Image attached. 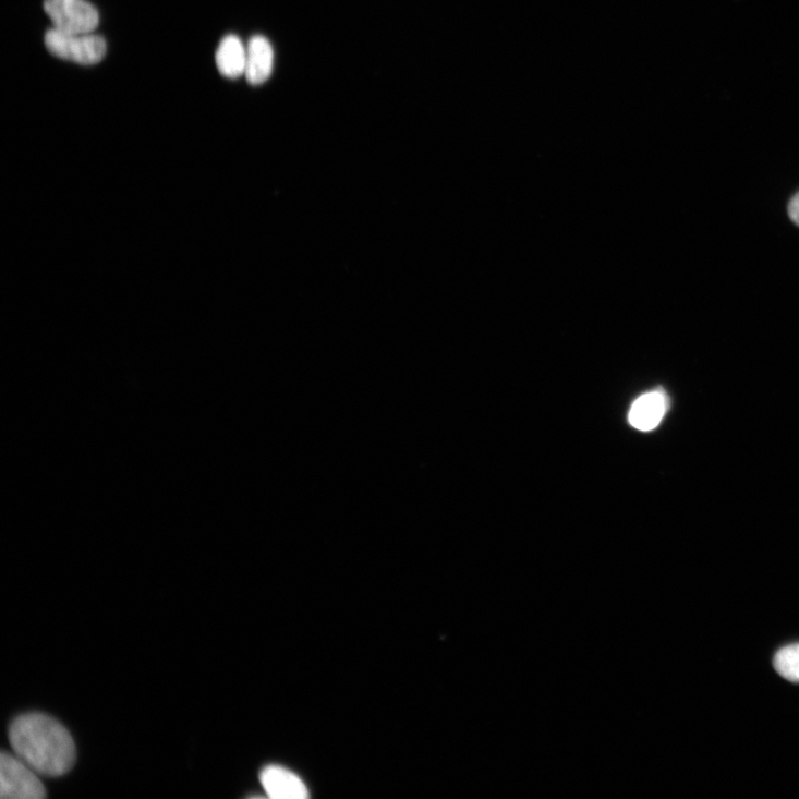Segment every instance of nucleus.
Segmentation results:
<instances>
[{
	"instance_id": "obj_1",
	"label": "nucleus",
	"mask_w": 799,
	"mask_h": 799,
	"mask_svg": "<svg viewBox=\"0 0 799 799\" xmlns=\"http://www.w3.org/2000/svg\"><path fill=\"white\" fill-rule=\"evenodd\" d=\"M15 755L38 774L58 777L69 773L76 761L72 735L55 718L29 713L17 717L10 728Z\"/></svg>"
},
{
	"instance_id": "obj_2",
	"label": "nucleus",
	"mask_w": 799,
	"mask_h": 799,
	"mask_svg": "<svg viewBox=\"0 0 799 799\" xmlns=\"http://www.w3.org/2000/svg\"><path fill=\"white\" fill-rule=\"evenodd\" d=\"M49 52L81 65H95L105 57L107 46L102 37L93 34H68L55 28L45 35Z\"/></svg>"
},
{
	"instance_id": "obj_3",
	"label": "nucleus",
	"mask_w": 799,
	"mask_h": 799,
	"mask_svg": "<svg viewBox=\"0 0 799 799\" xmlns=\"http://www.w3.org/2000/svg\"><path fill=\"white\" fill-rule=\"evenodd\" d=\"M46 789L38 773L19 756H0V797L3 799H41Z\"/></svg>"
},
{
	"instance_id": "obj_4",
	"label": "nucleus",
	"mask_w": 799,
	"mask_h": 799,
	"mask_svg": "<svg viewBox=\"0 0 799 799\" xmlns=\"http://www.w3.org/2000/svg\"><path fill=\"white\" fill-rule=\"evenodd\" d=\"M53 28L68 34H92L99 24L97 10L86 0H45Z\"/></svg>"
},
{
	"instance_id": "obj_5",
	"label": "nucleus",
	"mask_w": 799,
	"mask_h": 799,
	"mask_svg": "<svg viewBox=\"0 0 799 799\" xmlns=\"http://www.w3.org/2000/svg\"><path fill=\"white\" fill-rule=\"evenodd\" d=\"M261 779L269 797L275 799H304L310 796L302 779L285 767L267 766Z\"/></svg>"
},
{
	"instance_id": "obj_6",
	"label": "nucleus",
	"mask_w": 799,
	"mask_h": 799,
	"mask_svg": "<svg viewBox=\"0 0 799 799\" xmlns=\"http://www.w3.org/2000/svg\"><path fill=\"white\" fill-rule=\"evenodd\" d=\"M667 398L662 391H651L638 398L629 412L630 424L640 432H652L667 411Z\"/></svg>"
},
{
	"instance_id": "obj_7",
	"label": "nucleus",
	"mask_w": 799,
	"mask_h": 799,
	"mask_svg": "<svg viewBox=\"0 0 799 799\" xmlns=\"http://www.w3.org/2000/svg\"><path fill=\"white\" fill-rule=\"evenodd\" d=\"M274 49L269 40L263 36H255L247 46V63L244 76L252 85L266 83L274 71Z\"/></svg>"
},
{
	"instance_id": "obj_8",
	"label": "nucleus",
	"mask_w": 799,
	"mask_h": 799,
	"mask_svg": "<svg viewBox=\"0 0 799 799\" xmlns=\"http://www.w3.org/2000/svg\"><path fill=\"white\" fill-rule=\"evenodd\" d=\"M216 63L220 74L229 80L244 75L247 63V48L234 35L222 39L216 53Z\"/></svg>"
},
{
	"instance_id": "obj_9",
	"label": "nucleus",
	"mask_w": 799,
	"mask_h": 799,
	"mask_svg": "<svg viewBox=\"0 0 799 799\" xmlns=\"http://www.w3.org/2000/svg\"><path fill=\"white\" fill-rule=\"evenodd\" d=\"M774 667L782 678L799 685V643L780 649L775 654Z\"/></svg>"
},
{
	"instance_id": "obj_10",
	"label": "nucleus",
	"mask_w": 799,
	"mask_h": 799,
	"mask_svg": "<svg viewBox=\"0 0 799 799\" xmlns=\"http://www.w3.org/2000/svg\"><path fill=\"white\" fill-rule=\"evenodd\" d=\"M789 218L799 226V193L790 201L788 206Z\"/></svg>"
}]
</instances>
